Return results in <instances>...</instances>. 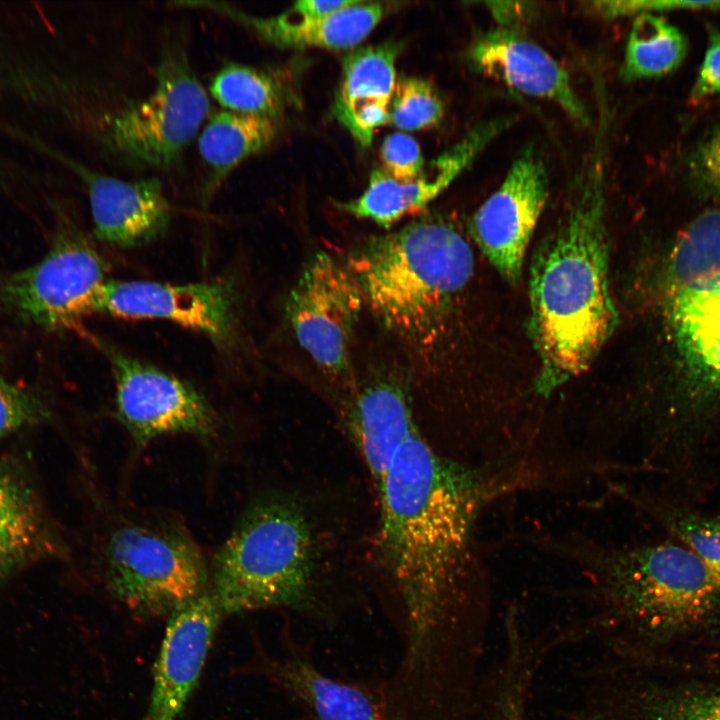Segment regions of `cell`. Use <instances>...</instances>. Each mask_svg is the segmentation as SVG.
I'll use <instances>...</instances> for the list:
<instances>
[{
	"label": "cell",
	"instance_id": "cell-1",
	"mask_svg": "<svg viewBox=\"0 0 720 720\" xmlns=\"http://www.w3.org/2000/svg\"><path fill=\"white\" fill-rule=\"evenodd\" d=\"M510 479L441 455L414 430L374 484L373 560L400 655L389 697L412 716L451 712L484 670L488 592L477 574L473 533L483 508Z\"/></svg>",
	"mask_w": 720,
	"mask_h": 720
},
{
	"label": "cell",
	"instance_id": "cell-2",
	"mask_svg": "<svg viewBox=\"0 0 720 720\" xmlns=\"http://www.w3.org/2000/svg\"><path fill=\"white\" fill-rule=\"evenodd\" d=\"M608 129L609 114L601 111L565 209L531 264L529 331L543 396L583 373L618 322L608 276Z\"/></svg>",
	"mask_w": 720,
	"mask_h": 720
},
{
	"label": "cell",
	"instance_id": "cell-3",
	"mask_svg": "<svg viewBox=\"0 0 720 720\" xmlns=\"http://www.w3.org/2000/svg\"><path fill=\"white\" fill-rule=\"evenodd\" d=\"M582 559L592 608L568 628L572 642L598 644L602 660L638 666L646 652L720 608V581L685 546L592 548Z\"/></svg>",
	"mask_w": 720,
	"mask_h": 720
},
{
	"label": "cell",
	"instance_id": "cell-4",
	"mask_svg": "<svg viewBox=\"0 0 720 720\" xmlns=\"http://www.w3.org/2000/svg\"><path fill=\"white\" fill-rule=\"evenodd\" d=\"M346 266L380 323L424 363L470 281L474 256L455 225L425 215L364 240L352 249Z\"/></svg>",
	"mask_w": 720,
	"mask_h": 720
},
{
	"label": "cell",
	"instance_id": "cell-5",
	"mask_svg": "<svg viewBox=\"0 0 720 720\" xmlns=\"http://www.w3.org/2000/svg\"><path fill=\"white\" fill-rule=\"evenodd\" d=\"M321 534L308 508L289 493L248 505L210 568V591L223 614L284 608L333 620Z\"/></svg>",
	"mask_w": 720,
	"mask_h": 720
},
{
	"label": "cell",
	"instance_id": "cell-6",
	"mask_svg": "<svg viewBox=\"0 0 720 720\" xmlns=\"http://www.w3.org/2000/svg\"><path fill=\"white\" fill-rule=\"evenodd\" d=\"M100 565L110 595L141 617L170 615L210 588V568L182 520L114 511L104 526Z\"/></svg>",
	"mask_w": 720,
	"mask_h": 720
},
{
	"label": "cell",
	"instance_id": "cell-7",
	"mask_svg": "<svg viewBox=\"0 0 720 720\" xmlns=\"http://www.w3.org/2000/svg\"><path fill=\"white\" fill-rule=\"evenodd\" d=\"M153 90L108 121L106 144L134 163L168 168L178 162L210 111L206 90L183 50L169 48Z\"/></svg>",
	"mask_w": 720,
	"mask_h": 720
},
{
	"label": "cell",
	"instance_id": "cell-8",
	"mask_svg": "<svg viewBox=\"0 0 720 720\" xmlns=\"http://www.w3.org/2000/svg\"><path fill=\"white\" fill-rule=\"evenodd\" d=\"M666 284L679 352L701 382L703 400L720 397V223L692 230L674 244Z\"/></svg>",
	"mask_w": 720,
	"mask_h": 720
},
{
	"label": "cell",
	"instance_id": "cell-9",
	"mask_svg": "<svg viewBox=\"0 0 720 720\" xmlns=\"http://www.w3.org/2000/svg\"><path fill=\"white\" fill-rule=\"evenodd\" d=\"M105 275L93 244L63 217L40 262L0 278V309L48 330L71 328L95 313Z\"/></svg>",
	"mask_w": 720,
	"mask_h": 720
},
{
	"label": "cell",
	"instance_id": "cell-10",
	"mask_svg": "<svg viewBox=\"0 0 720 720\" xmlns=\"http://www.w3.org/2000/svg\"><path fill=\"white\" fill-rule=\"evenodd\" d=\"M363 304L346 264L324 251L305 263L285 303V319L298 346L325 377L352 392L351 348Z\"/></svg>",
	"mask_w": 720,
	"mask_h": 720
},
{
	"label": "cell",
	"instance_id": "cell-11",
	"mask_svg": "<svg viewBox=\"0 0 720 720\" xmlns=\"http://www.w3.org/2000/svg\"><path fill=\"white\" fill-rule=\"evenodd\" d=\"M115 381V412L137 448L158 437L216 436L219 419L206 397L190 384L108 347Z\"/></svg>",
	"mask_w": 720,
	"mask_h": 720
},
{
	"label": "cell",
	"instance_id": "cell-12",
	"mask_svg": "<svg viewBox=\"0 0 720 720\" xmlns=\"http://www.w3.org/2000/svg\"><path fill=\"white\" fill-rule=\"evenodd\" d=\"M547 176L540 156L527 148L469 221L476 245L512 284L521 277L527 247L547 201Z\"/></svg>",
	"mask_w": 720,
	"mask_h": 720
},
{
	"label": "cell",
	"instance_id": "cell-13",
	"mask_svg": "<svg viewBox=\"0 0 720 720\" xmlns=\"http://www.w3.org/2000/svg\"><path fill=\"white\" fill-rule=\"evenodd\" d=\"M237 308L235 288L226 280L191 284L106 281L95 313L167 320L225 345L236 333Z\"/></svg>",
	"mask_w": 720,
	"mask_h": 720
},
{
	"label": "cell",
	"instance_id": "cell-14",
	"mask_svg": "<svg viewBox=\"0 0 720 720\" xmlns=\"http://www.w3.org/2000/svg\"><path fill=\"white\" fill-rule=\"evenodd\" d=\"M262 672L287 696L298 720H398L384 680H353L324 671L297 642L267 657Z\"/></svg>",
	"mask_w": 720,
	"mask_h": 720
},
{
	"label": "cell",
	"instance_id": "cell-15",
	"mask_svg": "<svg viewBox=\"0 0 720 720\" xmlns=\"http://www.w3.org/2000/svg\"><path fill=\"white\" fill-rule=\"evenodd\" d=\"M512 121L511 116L502 117L473 128L453 147L432 159L411 181L398 182L382 169L373 170L363 193L340 203L339 208L389 229L406 216L424 210Z\"/></svg>",
	"mask_w": 720,
	"mask_h": 720
},
{
	"label": "cell",
	"instance_id": "cell-16",
	"mask_svg": "<svg viewBox=\"0 0 720 720\" xmlns=\"http://www.w3.org/2000/svg\"><path fill=\"white\" fill-rule=\"evenodd\" d=\"M223 612L210 589L169 615L153 668L147 720H177L204 667Z\"/></svg>",
	"mask_w": 720,
	"mask_h": 720
},
{
	"label": "cell",
	"instance_id": "cell-17",
	"mask_svg": "<svg viewBox=\"0 0 720 720\" xmlns=\"http://www.w3.org/2000/svg\"><path fill=\"white\" fill-rule=\"evenodd\" d=\"M469 59L486 77L555 103L579 126L590 125V113L567 71L519 31L496 28L483 34L472 45Z\"/></svg>",
	"mask_w": 720,
	"mask_h": 720
},
{
	"label": "cell",
	"instance_id": "cell-18",
	"mask_svg": "<svg viewBox=\"0 0 720 720\" xmlns=\"http://www.w3.org/2000/svg\"><path fill=\"white\" fill-rule=\"evenodd\" d=\"M86 186L95 236L130 248L155 240L168 228L171 208L158 179L133 181L92 170L61 156Z\"/></svg>",
	"mask_w": 720,
	"mask_h": 720
},
{
	"label": "cell",
	"instance_id": "cell-19",
	"mask_svg": "<svg viewBox=\"0 0 720 720\" xmlns=\"http://www.w3.org/2000/svg\"><path fill=\"white\" fill-rule=\"evenodd\" d=\"M342 420L373 485L399 446L419 427L408 393L391 376L356 387L344 401Z\"/></svg>",
	"mask_w": 720,
	"mask_h": 720
},
{
	"label": "cell",
	"instance_id": "cell-20",
	"mask_svg": "<svg viewBox=\"0 0 720 720\" xmlns=\"http://www.w3.org/2000/svg\"><path fill=\"white\" fill-rule=\"evenodd\" d=\"M399 48L388 43L358 48L343 60L333 114L362 146L389 121Z\"/></svg>",
	"mask_w": 720,
	"mask_h": 720
},
{
	"label": "cell",
	"instance_id": "cell-21",
	"mask_svg": "<svg viewBox=\"0 0 720 720\" xmlns=\"http://www.w3.org/2000/svg\"><path fill=\"white\" fill-rule=\"evenodd\" d=\"M253 30L265 42L279 48H325L341 50L362 42L380 23L384 7L379 2L355 0L324 16H301L289 9L271 17H254L224 3H203Z\"/></svg>",
	"mask_w": 720,
	"mask_h": 720
},
{
	"label": "cell",
	"instance_id": "cell-22",
	"mask_svg": "<svg viewBox=\"0 0 720 720\" xmlns=\"http://www.w3.org/2000/svg\"><path fill=\"white\" fill-rule=\"evenodd\" d=\"M60 543L27 482L0 467V578L60 552Z\"/></svg>",
	"mask_w": 720,
	"mask_h": 720
},
{
	"label": "cell",
	"instance_id": "cell-23",
	"mask_svg": "<svg viewBox=\"0 0 720 720\" xmlns=\"http://www.w3.org/2000/svg\"><path fill=\"white\" fill-rule=\"evenodd\" d=\"M277 135L275 119L228 111L213 114L203 127L199 154L209 168L210 194L249 157L265 149Z\"/></svg>",
	"mask_w": 720,
	"mask_h": 720
},
{
	"label": "cell",
	"instance_id": "cell-24",
	"mask_svg": "<svg viewBox=\"0 0 720 720\" xmlns=\"http://www.w3.org/2000/svg\"><path fill=\"white\" fill-rule=\"evenodd\" d=\"M687 51V40L680 30L654 13L635 17L628 34L623 80L634 81L666 75L676 70Z\"/></svg>",
	"mask_w": 720,
	"mask_h": 720
},
{
	"label": "cell",
	"instance_id": "cell-25",
	"mask_svg": "<svg viewBox=\"0 0 720 720\" xmlns=\"http://www.w3.org/2000/svg\"><path fill=\"white\" fill-rule=\"evenodd\" d=\"M209 92L225 111L275 119L282 106L273 79L256 68L230 62L212 78Z\"/></svg>",
	"mask_w": 720,
	"mask_h": 720
},
{
	"label": "cell",
	"instance_id": "cell-26",
	"mask_svg": "<svg viewBox=\"0 0 720 720\" xmlns=\"http://www.w3.org/2000/svg\"><path fill=\"white\" fill-rule=\"evenodd\" d=\"M444 116V104L433 85L417 77L396 81L389 106V123L405 131L437 125Z\"/></svg>",
	"mask_w": 720,
	"mask_h": 720
},
{
	"label": "cell",
	"instance_id": "cell-27",
	"mask_svg": "<svg viewBox=\"0 0 720 720\" xmlns=\"http://www.w3.org/2000/svg\"><path fill=\"white\" fill-rule=\"evenodd\" d=\"M666 526L720 581V517L665 510Z\"/></svg>",
	"mask_w": 720,
	"mask_h": 720
},
{
	"label": "cell",
	"instance_id": "cell-28",
	"mask_svg": "<svg viewBox=\"0 0 720 720\" xmlns=\"http://www.w3.org/2000/svg\"><path fill=\"white\" fill-rule=\"evenodd\" d=\"M47 416V407L41 399L0 374V439Z\"/></svg>",
	"mask_w": 720,
	"mask_h": 720
},
{
	"label": "cell",
	"instance_id": "cell-29",
	"mask_svg": "<svg viewBox=\"0 0 720 720\" xmlns=\"http://www.w3.org/2000/svg\"><path fill=\"white\" fill-rule=\"evenodd\" d=\"M382 170L398 182L416 178L424 169L425 162L418 142L408 134H388L380 148Z\"/></svg>",
	"mask_w": 720,
	"mask_h": 720
},
{
	"label": "cell",
	"instance_id": "cell-30",
	"mask_svg": "<svg viewBox=\"0 0 720 720\" xmlns=\"http://www.w3.org/2000/svg\"><path fill=\"white\" fill-rule=\"evenodd\" d=\"M689 181L703 197H720V129L693 152L688 166Z\"/></svg>",
	"mask_w": 720,
	"mask_h": 720
},
{
	"label": "cell",
	"instance_id": "cell-31",
	"mask_svg": "<svg viewBox=\"0 0 720 720\" xmlns=\"http://www.w3.org/2000/svg\"><path fill=\"white\" fill-rule=\"evenodd\" d=\"M529 704L520 691L499 690L480 700L467 720H530Z\"/></svg>",
	"mask_w": 720,
	"mask_h": 720
},
{
	"label": "cell",
	"instance_id": "cell-32",
	"mask_svg": "<svg viewBox=\"0 0 720 720\" xmlns=\"http://www.w3.org/2000/svg\"><path fill=\"white\" fill-rule=\"evenodd\" d=\"M717 93H720V31L711 27L704 60L691 89L690 100L697 103Z\"/></svg>",
	"mask_w": 720,
	"mask_h": 720
},
{
	"label": "cell",
	"instance_id": "cell-33",
	"mask_svg": "<svg viewBox=\"0 0 720 720\" xmlns=\"http://www.w3.org/2000/svg\"><path fill=\"white\" fill-rule=\"evenodd\" d=\"M488 11L498 24V28L519 31L532 15V7L528 2L493 1L486 2Z\"/></svg>",
	"mask_w": 720,
	"mask_h": 720
},
{
	"label": "cell",
	"instance_id": "cell-34",
	"mask_svg": "<svg viewBox=\"0 0 720 720\" xmlns=\"http://www.w3.org/2000/svg\"><path fill=\"white\" fill-rule=\"evenodd\" d=\"M355 0H301L295 2L289 10L301 16H324L354 3Z\"/></svg>",
	"mask_w": 720,
	"mask_h": 720
}]
</instances>
